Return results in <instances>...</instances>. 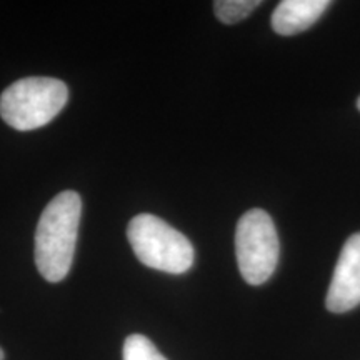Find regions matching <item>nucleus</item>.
<instances>
[{
	"instance_id": "1",
	"label": "nucleus",
	"mask_w": 360,
	"mask_h": 360,
	"mask_svg": "<svg viewBox=\"0 0 360 360\" xmlns=\"http://www.w3.org/2000/svg\"><path fill=\"white\" fill-rule=\"evenodd\" d=\"M82 200L74 191L60 192L40 215L35 232V265L49 282L64 281L74 262Z\"/></svg>"
},
{
	"instance_id": "2",
	"label": "nucleus",
	"mask_w": 360,
	"mask_h": 360,
	"mask_svg": "<svg viewBox=\"0 0 360 360\" xmlns=\"http://www.w3.org/2000/svg\"><path fill=\"white\" fill-rule=\"evenodd\" d=\"M69 101V89L58 79L25 77L0 96V115L12 129L35 130L52 122Z\"/></svg>"
},
{
	"instance_id": "3",
	"label": "nucleus",
	"mask_w": 360,
	"mask_h": 360,
	"mask_svg": "<svg viewBox=\"0 0 360 360\" xmlns=\"http://www.w3.org/2000/svg\"><path fill=\"white\" fill-rule=\"evenodd\" d=\"M127 238L134 254L147 267L167 274H184L193 264L191 240L152 214H141L130 220Z\"/></svg>"
},
{
	"instance_id": "4",
	"label": "nucleus",
	"mask_w": 360,
	"mask_h": 360,
	"mask_svg": "<svg viewBox=\"0 0 360 360\" xmlns=\"http://www.w3.org/2000/svg\"><path fill=\"white\" fill-rule=\"evenodd\" d=\"M237 265L250 285H262L276 272L281 244L276 224L262 209L242 215L236 231Z\"/></svg>"
},
{
	"instance_id": "5",
	"label": "nucleus",
	"mask_w": 360,
	"mask_h": 360,
	"mask_svg": "<svg viewBox=\"0 0 360 360\" xmlns=\"http://www.w3.org/2000/svg\"><path fill=\"white\" fill-rule=\"evenodd\" d=\"M360 305V232L347 238L326 297L328 312L344 314Z\"/></svg>"
},
{
	"instance_id": "6",
	"label": "nucleus",
	"mask_w": 360,
	"mask_h": 360,
	"mask_svg": "<svg viewBox=\"0 0 360 360\" xmlns=\"http://www.w3.org/2000/svg\"><path fill=\"white\" fill-rule=\"evenodd\" d=\"M330 7L328 0H283L272 13V29L281 35L307 30Z\"/></svg>"
},
{
	"instance_id": "7",
	"label": "nucleus",
	"mask_w": 360,
	"mask_h": 360,
	"mask_svg": "<svg viewBox=\"0 0 360 360\" xmlns=\"http://www.w3.org/2000/svg\"><path fill=\"white\" fill-rule=\"evenodd\" d=\"M259 6V0H217L214 2V12L222 24L232 25L247 19Z\"/></svg>"
},
{
	"instance_id": "8",
	"label": "nucleus",
	"mask_w": 360,
	"mask_h": 360,
	"mask_svg": "<svg viewBox=\"0 0 360 360\" xmlns=\"http://www.w3.org/2000/svg\"><path fill=\"white\" fill-rule=\"evenodd\" d=\"M124 360H167L146 335H129L124 342Z\"/></svg>"
},
{
	"instance_id": "9",
	"label": "nucleus",
	"mask_w": 360,
	"mask_h": 360,
	"mask_svg": "<svg viewBox=\"0 0 360 360\" xmlns=\"http://www.w3.org/2000/svg\"><path fill=\"white\" fill-rule=\"evenodd\" d=\"M4 357H6V355H4V350L0 349V360H4Z\"/></svg>"
},
{
	"instance_id": "10",
	"label": "nucleus",
	"mask_w": 360,
	"mask_h": 360,
	"mask_svg": "<svg viewBox=\"0 0 360 360\" xmlns=\"http://www.w3.org/2000/svg\"><path fill=\"white\" fill-rule=\"evenodd\" d=\"M357 107H359V110H360V97H359V101H357Z\"/></svg>"
}]
</instances>
